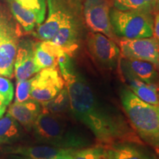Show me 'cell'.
Here are the masks:
<instances>
[{
	"label": "cell",
	"mask_w": 159,
	"mask_h": 159,
	"mask_svg": "<svg viewBox=\"0 0 159 159\" xmlns=\"http://www.w3.org/2000/svg\"><path fill=\"white\" fill-rule=\"evenodd\" d=\"M61 76L69 92L71 114L91 131L97 144L106 147L121 143L144 144L126 117L100 100L74 67Z\"/></svg>",
	"instance_id": "obj_1"
},
{
	"label": "cell",
	"mask_w": 159,
	"mask_h": 159,
	"mask_svg": "<svg viewBox=\"0 0 159 159\" xmlns=\"http://www.w3.org/2000/svg\"><path fill=\"white\" fill-rule=\"evenodd\" d=\"M39 144L64 149L91 146V139L66 114L41 112L32 129Z\"/></svg>",
	"instance_id": "obj_2"
},
{
	"label": "cell",
	"mask_w": 159,
	"mask_h": 159,
	"mask_svg": "<svg viewBox=\"0 0 159 159\" xmlns=\"http://www.w3.org/2000/svg\"><path fill=\"white\" fill-rule=\"evenodd\" d=\"M123 108L131 126L143 142L159 150V109L139 99L130 89L121 91Z\"/></svg>",
	"instance_id": "obj_3"
},
{
	"label": "cell",
	"mask_w": 159,
	"mask_h": 159,
	"mask_svg": "<svg viewBox=\"0 0 159 159\" xmlns=\"http://www.w3.org/2000/svg\"><path fill=\"white\" fill-rule=\"evenodd\" d=\"M109 14L113 30L117 36L135 39L153 35L154 20L150 13L112 8Z\"/></svg>",
	"instance_id": "obj_4"
},
{
	"label": "cell",
	"mask_w": 159,
	"mask_h": 159,
	"mask_svg": "<svg viewBox=\"0 0 159 159\" xmlns=\"http://www.w3.org/2000/svg\"><path fill=\"white\" fill-rule=\"evenodd\" d=\"M20 31L11 16L0 4V75L11 78L14 72Z\"/></svg>",
	"instance_id": "obj_5"
},
{
	"label": "cell",
	"mask_w": 159,
	"mask_h": 159,
	"mask_svg": "<svg viewBox=\"0 0 159 159\" xmlns=\"http://www.w3.org/2000/svg\"><path fill=\"white\" fill-rule=\"evenodd\" d=\"M31 80L30 97L40 103L54 98L65 86L58 68L41 69Z\"/></svg>",
	"instance_id": "obj_6"
},
{
	"label": "cell",
	"mask_w": 159,
	"mask_h": 159,
	"mask_svg": "<svg viewBox=\"0 0 159 159\" xmlns=\"http://www.w3.org/2000/svg\"><path fill=\"white\" fill-rule=\"evenodd\" d=\"M87 47L91 56L105 69H115L119 63L120 49L114 40L100 33H91L87 35Z\"/></svg>",
	"instance_id": "obj_7"
},
{
	"label": "cell",
	"mask_w": 159,
	"mask_h": 159,
	"mask_svg": "<svg viewBox=\"0 0 159 159\" xmlns=\"http://www.w3.org/2000/svg\"><path fill=\"white\" fill-rule=\"evenodd\" d=\"M110 5L107 0H84L83 18L85 25L94 33H100L116 40L110 20Z\"/></svg>",
	"instance_id": "obj_8"
},
{
	"label": "cell",
	"mask_w": 159,
	"mask_h": 159,
	"mask_svg": "<svg viewBox=\"0 0 159 159\" xmlns=\"http://www.w3.org/2000/svg\"><path fill=\"white\" fill-rule=\"evenodd\" d=\"M119 43L122 57L148 61L159 71V41L156 38L122 39Z\"/></svg>",
	"instance_id": "obj_9"
},
{
	"label": "cell",
	"mask_w": 159,
	"mask_h": 159,
	"mask_svg": "<svg viewBox=\"0 0 159 159\" xmlns=\"http://www.w3.org/2000/svg\"><path fill=\"white\" fill-rule=\"evenodd\" d=\"M77 149H64L49 145H8L2 147L0 151L4 154H15L33 159H50L71 155Z\"/></svg>",
	"instance_id": "obj_10"
},
{
	"label": "cell",
	"mask_w": 159,
	"mask_h": 159,
	"mask_svg": "<svg viewBox=\"0 0 159 159\" xmlns=\"http://www.w3.org/2000/svg\"><path fill=\"white\" fill-rule=\"evenodd\" d=\"M83 23V18L69 21L58 30L50 41L71 57L79 47Z\"/></svg>",
	"instance_id": "obj_11"
},
{
	"label": "cell",
	"mask_w": 159,
	"mask_h": 159,
	"mask_svg": "<svg viewBox=\"0 0 159 159\" xmlns=\"http://www.w3.org/2000/svg\"><path fill=\"white\" fill-rule=\"evenodd\" d=\"M33 46L34 43L28 40L19 42L14 62V74L16 80L30 79L41 71L35 63Z\"/></svg>",
	"instance_id": "obj_12"
},
{
	"label": "cell",
	"mask_w": 159,
	"mask_h": 159,
	"mask_svg": "<svg viewBox=\"0 0 159 159\" xmlns=\"http://www.w3.org/2000/svg\"><path fill=\"white\" fill-rule=\"evenodd\" d=\"M41 111V103L33 99H30L23 102L13 103L10 105L7 114L18 121L24 128L30 131Z\"/></svg>",
	"instance_id": "obj_13"
},
{
	"label": "cell",
	"mask_w": 159,
	"mask_h": 159,
	"mask_svg": "<svg viewBox=\"0 0 159 159\" xmlns=\"http://www.w3.org/2000/svg\"><path fill=\"white\" fill-rule=\"evenodd\" d=\"M119 63L122 71H127L144 83L159 85L158 70L152 63L125 57H120Z\"/></svg>",
	"instance_id": "obj_14"
},
{
	"label": "cell",
	"mask_w": 159,
	"mask_h": 159,
	"mask_svg": "<svg viewBox=\"0 0 159 159\" xmlns=\"http://www.w3.org/2000/svg\"><path fill=\"white\" fill-rule=\"evenodd\" d=\"M61 47L51 41L34 43L35 63L39 70L46 68H57L58 57L63 52Z\"/></svg>",
	"instance_id": "obj_15"
},
{
	"label": "cell",
	"mask_w": 159,
	"mask_h": 159,
	"mask_svg": "<svg viewBox=\"0 0 159 159\" xmlns=\"http://www.w3.org/2000/svg\"><path fill=\"white\" fill-rule=\"evenodd\" d=\"M130 89L139 99L149 104L159 106V85L144 83L125 71H122Z\"/></svg>",
	"instance_id": "obj_16"
},
{
	"label": "cell",
	"mask_w": 159,
	"mask_h": 159,
	"mask_svg": "<svg viewBox=\"0 0 159 159\" xmlns=\"http://www.w3.org/2000/svg\"><path fill=\"white\" fill-rule=\"evenodd\" d=\"M24 128L18 121L7 114L0 118V145L13 144L24 137Z\"/></svg>",
	"instance_id": "obj_17"
},
{
	"label": "cell",
	"mask_w": 159,
	"mask_h": 159,
	"mask_svg": "<svg viewBox=\"0 0 159 159\" xmlns=\"http://www.w3.org/2000/svg\"><path fill=\"white\" fill-rule=\"evenodd\" d=\"M130 143L104 147L108 159H153Z\"/></svg>",
	"instance_id": "obj_18"
},
{
	"label": "cell",
	"mask_w": 159,
	"mask_h": 159,
	"mask_svg": "<svg viewBox=\"0 0 159 159\" xmlns=\"http://www.w3.org/2000/svg\"><path fill=\"white\" fill-rule=\"evenodd\" d=\"M41 104L42 107L41 112L54 114H66L69 111L71 112L69 92L66 85L54 98Z\"/></svg>",
	"instance_id": "obj_19"
},
{
	"label": "cell",
	"mask_w": 159,
	"mask_h": 159,
	"mask_svg": "<svg viewBox=\"0 0 159 159\" xmlns=\"http://www.w3.org/2000/svg\"><path fill=\"white\" fill-rule=\"evenodd\" d=\"M7 2L11 13L24 30L27 33L33 31L37 25L35 15L20 5L15 0H7Z\"/></svg>",
	"instance_id": "obj_20"
},
{
	"label": "cell",
	"mask_w": 159,
	"mask_h": 159,
	"mask_svg": "<svg viewBox=\"0 0 159 159\" xmlns=\"http://www.w3.org/2000/svg\"><path fill=\"white\" fill-rule=\"evenodd\" d=\"M20 5L35 15L37 25L43 22L47 11V0H15Z\"/></svg>",
	"instance_id": "obj_21"
},
{
	"label": "cell",
	"mask_w": 159,
	"mask_h": 159,
	"mask_svg": "<svg viewBox=\"0 0 159 159\" xmlns=\"http://www.w3.org/2000/svg\"><path fill=\"white\" fill-rule=\"evenodd\" d=\"M71 156L72 159H108L104 147L99 144L77 149Z\"/></svg>",
	"instance_id": "obj_22"
},
{
	"label": "cell",
	"mask_w": 159,
	"mask_h": 159,
	"mask_svg": "<svg viewBox=\"0 0 159 159\" xmlns=\"http://www.w3.org/2000/svg\"><path fill=\"white\" fill-rule=\"evenodd\" d=\"M115 8L121 11H144L152 14L144 0H114Z\"/></svg>",
	"instance_id": "obj_23"
},
{
	"label": "cell",
	"mask_w": 159,
	"mask_h": 159,
	"mask_svg": "<svg viewBox=\"0 0 159 159\" xmlns=\"http://www.w3.org/2000/svg\"><path fill=\"white\" fill-rule=\"evenodd\" d=\"M14 96L13 85L9 79L0 75V100L5 105H9Z\"/></svg>",
	"instance_id": "obj_24"
},
{
	"label": "cell",
	"mask_w": 159,
	"mask_h": 159,
	"mask_svg": "<svg viewBox=\"0 0 159 159\" xmlns=\"http://www.w3.org/2000/svg\"><path fill=\"white\" fill-rule=\"evenodd\" d=\"M31 78L25 80H17L14 102H23L31 99Z\"/></svg>",
	"instance_id": "obj_25"
},
{
	"label": "cell",
	"mask_w": 159,
	"mask_h": 159,
	"mask_svg": "<svg viewBox=\"0 0 159 159\" xmlns=\"http://www.w3.org/2000/svg\"><path fill=\"white\" fill-rule=\"evenodd\" d=\"M5 159H33L31 158H28V157L19 156V155H15V154H5ZM50 159H72L71 155L69 156H59L56 157V158H53Z\"/></svg>",
	"instance_id": "obj_26"
},
{
	"label": "cell",
	"mask_w": 159,
	"mask_h": 159,
	"mask_svg": "<svg viewBox=\"0 0 159 159\" xmlns=\"http://www.w3.org/2000/svg\"><path fill=\"white\" fill-rule=\"evenodd\" d=\"M153 35L154 38L159 41V11L156 13L153 23Z\"/></svg>",
	"instance_id": "obj_27"
},
{
	"label": "cell",
	"mask_w": 159,
	"mask_h": 159,
	"mask_svg": "<svg viewBox=\"0 0 159 159\" xmlns=\"http://www.w3.org/2000/svg\"><path fill=\"white\" fill-rule=\"evenodd\" d=\"M145 4L150 9L151 13L154 12L157 10V4H158V0H144Z\"/></svg>",
	"instance_id": "obj_28"
},
{
	"label": "cell",
	"mask_w": 159,
	"mask_h": 159,
	"mask_svg": "<svg viewBox=\"0 0 159 159\" xmlns=\"http://www.w3.org/2000/svg\"><path fill=\"white\" fill-rule=\"evenodd\" d=\"M6 108H7V105H5L1 100H0V118L2 117L4 114L5 113Z\"/></svg>",
	"instance_id": "obj_29"
},
{
	"label": "cell",
	"mask_w": 159,
	"mask_h": 159,
	"mask_svg": "<svg viewBox=\"0 0 159 159\" xmlns=\"http://www.w3.org/2000/svg\"><path fill=\"white\" fill-rule=\"evenodd\" d=\"M157 9L159 10V0H158V4H157Z\"/></svg>",
	"instance_id": "obj_30"
},
{
	"label": "cell",
	"mask_w": 159,
	"mask_h": 159,
	"mask_svg": "<svg viewBox=\"0 0 159 159\" xmlns=\"http://www.w3.org/2000/svg\"><path fill=\"white\" fill-rule=\"evenodd\" d=\"M158 109H159V106H158ZM157 153H158V154H159V150H158V152H157Z\"/></svg>",
	"instance_id": "obj_31"
}]
</instances>
